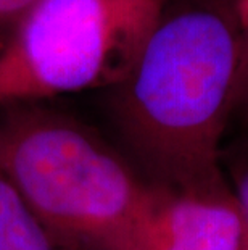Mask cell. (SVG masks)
Here are the masks:
<instances>
[{
    "instance_id": "7a4b0ae2",
    "label": "cell",
    "mask_w": 248,
    "mask_h": 250,
    "mask_svg": "<svg viewBox=\"0 0 248 250\" xmlns=\"http://www.w3.org/2000/svg\"><path fill=\"white\" fill-rule=\"evenodd\" d=\"M0 108V173L60 249L135 250L158 188L75 116L40 102Z\"/></svg>"
},
{
    "instance_id": "6da1fadb",
    "label": "cell",
    "mask_w": 248,
    "mask_h": 250,
    "mask_svg": "<svg viewBox=\"0 0 248 250\" xmlns=\"http://www.w3.org/2000/svg\"><path fill=\"white\" fill-rule=\"evenodd\" d=\"M242 58L244 33L218 10L161 15L134 68L112 87L113 123L147 183L174 192L230 190L221 139Z\"/></svg>"
},
{
    "instance_id": "3957f363",
    "label": "cell",
    "mask_w": 248,
    "mask_h": 250,
    "mask_svg": "<svg viewBox=\"0 0 248 250\" xmlns=\"http://www.w3.org/2000/svg\"><path fill=\"white\" fill-rule=\"evenodd\" d=\"M161 0H38L0 47V107L123 83Z\"/></svg>"
},
{
    "instance_id": "52a82bcc",
    "label": "cell",
    "mask_w": 248,
    "mask_h": 250,
    "mask_svg": "<svg viewBox=\"0 0 248 250\" xmlns=\"http://www.w3.org/2000/svg\"><path fill=\"white\" fill-rule=\"evenodd\" d=\"M232 194H234L237 204H239L242 215L245 218L248 226V152L239 157V160L232 167Z\"/></svg>"
},
{
    "instance_id": "30bf717a",
    "label": "cell",
    "mask_w": 248,
    "mask_h": 250,
    "mask_svg": "<svg viewBox=\"0 0 248 250\" xmlns=\"http://www.w3.org/2000/svg\"><path fill=\"white\" fill-rule=\"evenodd\" d=\"M239 250H248V226H247V232H245L244 242H242V246H240Z\"/></svg>"
},
{
    "instance_id": "ba28073f",
    "label": "cell",
    "mask_w": 248,
    "mask_h": 250,
    "mask_svg": "<svg viewBox=\"0 0 248 250\" xmlns=\"http://www.w3.org/2000/svg\"><path fill=\"white\" fill-rule=\"evenodd\" d=\"M237 100H240L248 108V33H244V58H242L239 89H237Z\"/></svg>"
},
{
    "instance_id": "277c9868",
    "label": "cell",
    "mask_w": 248,
    "mask_h": 250,
    "mask_svg": "<svg viewBox=\"0 0 248 250\" xmlns=\"http://www.w3.org/2000/svg\"><path fill=\"white\" fill-rule=\"evenodd\" d=\"M245 232L232 190L192 194L158 188L135 250H239Z\"/></svg>"
},
{
    "instance_id": "5b68a950",
    "label": "cell",
    "mask_w": 248,
    "mask_h": 250,
    "mask_svg": "<svg viewBox=\"0 0 248 250\" xmlns=\"http://www.w3.org/2000/svg\"><path fill=\"white\" fill-rule=\"evenodd\" d=\"M0 250H61L15 186L0 173Z\"/></svg>"
},
{
    "instance_id": "9c48e42d",
    "label": "cell",
    "mask_w": 248,
    "mask_h": 250,
    "mask_svg": "<svg viewBox=\"0 0 248 250\" xmlns=\"http://www.w3.org/2000/svg\"><path fill=\"white\" fill-rule=\"evenodd\" d=\"M237 21L244 33H248V0H239L237 3Z\"/></svg>"
},
{
    "instance_id": "8992f818",
    "label": "cell",
    "mask_w": 248,
    "mask_h": 250,
    "mask_svg": "<svg viewBox=\"0 0 248 250\" xmlns=\"http://www.w3.org/2000/svg\"><path fill=\"white\" fill-rule=\"evenodd\" d=\"M36 2L38 0H0V47L8 41Z\"/></svg>"
}]
</instances>
